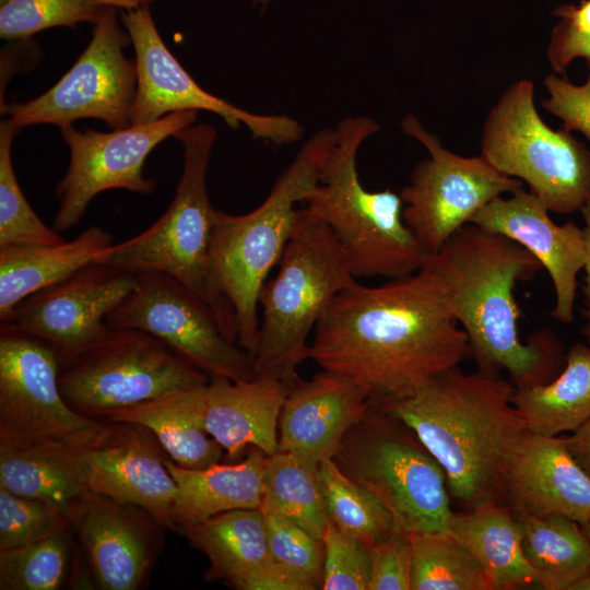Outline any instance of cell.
Segmentation results:
<instances>
[{
  "mask_svg": "<svg viewBox=\"0 0 590 590\" xmlns=\"http://www.w3.org/2000/svg\"><path fill=\"white\" fill-rule=\"evenodd\" d=\"M469 353L438 276L416 272L340 292L318 321L308 358L361 386L373 403L408 398Z\"/></svg>",
  "mask_w": 590,
  "mask_h": 590,
  "instance_id": "6da1fadb",
  "label": "cell"
},
{
  "mask_svg": "<svg viewBox=\"0 0 590 590\" xmlns=\"http://www.w3.org/2000/svg\"><path fill=\"white\" fill-rule=\"evenodd\" d=\"M423 266L442 283L480 370H506L515 387L544 384L560 373L566 356L553 332L540 330L528 342L519 337L515 287L543 269L521 245L469 223Z\"/></svg>",
  "mask_w": 590,
  "mask_h": 590,
  "instance_id": "7a4b0ae2",
  "label": "cell"
},
{
  "mask_svg": "<svg viewBox=\"0 0 590 590\" xmlns=\"http://www.w3.org/2000/svg\"><path fill=\"white\" fill-rule=\"evenodd\" d=\"M514 391L497 374L455 367L408 398L377 405L417 435L444 469L450 497L472 509L505 498L527 433Z\"/></svg>",
  "mask_w": 590,
  "mask_h": 590,
  "instance_id": "3957f363",
  "label": "cell"
},
{
  "mask_svg": "<svg viewBox=\"0 0 590 590\" xmlns=\"http://www.w3.org/2000/svg\"><path fill=\"white\" fill-rule=\"evenodd\" d=\"M334 142V129L316 132L279 176L264 201L249 213L234 215L215 210L210 244L213 281L234 310L238 344L252 356L258 342L261 287L296 225V204L306 202L318 185Z\"/></svg>",
  "mask_w": 590,
  "mask_h": 590,
  "instance_id": "277c9868",
  "label": "cell"
},
{
  "mask_svg": "<svg viewBox=\"0 0 590 590\" xmlns=\"http://www.w3.org/2000/svg\"><path fill=\"white\" fill-rule=\"evenodd\" d=\"M379 128L366 116L341 120L319 182L305 202L329 226L357 280L410 275L429 255L403 219L401 196L390 189L370 191L361 182L358 149Z\"/></svg>",
  "mask_w": 590,
  "mask_h": 590,
  "instance_id": "5b68a950",
  "label": "cell"
},
{
  "mask_svg": "<svg viewBox=\"0 0 590 590\" xmlns=\"http://www.w3.org/2000/svg\"><path fill=\"white\" fill-rule=\"evenodd\" d=\"M356 281L329 226L299 208L278 272L259 294L256 376L294 382L298 366L308 359L311 331L334 297Z\"/></svg>",
  "mask_w": 590,
  "mask_h": 590,
  "instance_id": "8992f818",
  "label": "cell"
},
{
  "mask_svg": "<svg viewBox=\"0 0 590 590\" xmlns=\"http://www.w3.org/2000/svg\"><path fill=\"white\" fill-rule=\"evenodd\" d=\"M174 137L184 144L185 164L170 205L141 234L101 251L94 263L174 278L211 307L226 335L237 342L234 310L217 290L210 263L216 209L210 202L205 178L216 130L209 123H192Z\"/></svg>",
  "mask_w": 590,
  "mask_h": 590,
  "instance_id": "52a82bcc",
  "label": "cell"
},
{
  "mask_svg": "<svg viewBox=\"0 0 590 590\" xmlns=\"http://www.w3.org/2000/svg\"><path fill=\"white\" fill-rule=\"evenodd\" d=\"M332 460L411 535L448 531L453 515L444 469L402 421L371 403L346 432Z\"/></svg>",
  "mask_w": 590,
  "mask_h": 590,
  "instance_id": "ba28073f",
  "label": "cell"
},
{
  "mask_svg": "<svg viewBox=\"0 0 590 590\" xmlns=\"http://www.w3.org/2000/svg\"><path fill=\"white\" fill-rule=\"evenodd\" d=\"M481 155L524 181L550 212L569 214L590 201V150L570 131L543 121L530 80L512 83L488 111Z\"/></svg>",
  "mask_w": 590,
  "mask_h": 590,
  "instance_id": "9c48e42d",
  "label": "cell"
},
{
  "mask_svg": "<svg viewBox=\"0 0 590 590\" xmlns=\"http://www.w3.org/2000/svg\"><path fill=\"white\" fill-rule=\"evenodd\" d=\"M210 377L154 335L113 328L97 345L60 363L59 387L78 413L97 421Z\"/></svg>",
  "mask_w": 590,
  "mask_h": 590,
  "instance_id": "30bf717a",
  "label": "cell"
},
{
  "mask_svg": "<svg viewBox=\"0 0 590 590\" xmlns=\"http://www.w3.org/2000/svg\"><path fill=\"white\" fill-rule=\"evenodd\" d=\"M60 357L45 341L9 322L0 326V441L57 442L87 450L109 422L86 417L64 400Z\"/></svg>",
  "mask_w": 590,
  "mask_h": 590,
  "instance_id": "8fae6325",
  "label": "cell"
},
{
  "mask_svg": "<svg viewBox=\"0 0 590 590\" xmlns=\"http://www.w3.org/2000/svg\"><path fill=\"white\" fill-rule=\"evenodd\" d=\"M129 42L117 8L105 5L88 45L70 70L38 97L4 105L1 111L19 128L37 123L63 128L86 118L113 129L131 126L138 74L134 60L123 54Z\"/></svg>",
  "mask_w": 590,
  "mask_h": 590,
  "instance_id": "7c38bea8",
  "label": "cell"
},
{
  "mask_svg": "<svg viewBox=\"0 0 590 590\" xmlns=\"http://www.w3.org/2000/svg\"><path fill=\"white\" fill-rule=\"evenodd\" d=\"M106 322L154 335L210 378L239 381L256 377L253 356L226 335L211 307L162 272H137L135 285Z\"/></svg>",
  "mask_w": 590,
  "mask_h": 590,
  "instance_id": "4fadbf2b",
  "label": "cell"
},
{
  "mask_svg": "<svg viewBox=\"0 0 590 590\" xmlns=\"http://www.w3.org/2000/svg\"><path fill=\"white\" fill-rule=\"evenodd\" d=\"M401 128L429 153L400 193L403 219L429 255L493 199L522 187L521 180L503 174L481 154L464 157L447 150L411 114Z\"/></svg>",
  "mask_w": 590,
  "mask_h": 590,
  "instance_id": "5bb4252c",
  "label": "cell"
},
{
  "mask_svg": "<svg viewBox=\"0 0 590 590\" xmlns=\"http://www.w3.org/2000/svg\"><path fill=\"white\" fill-rule=\"evenodd\" d=\"M196 117L194 110L175 111L153 122L109 132H81L72 125L60 128L70 163L56 186L60 202L52 227L63 232L75 226L92 199L105 190L151 193L155 182L143 175L148 155L166 138L192 125Z\"/></svg>",
  "mask_w": 590,
  "mask_h": 590,
  "instance_id": "9a60e30c",
  "label": "cell"
},
{
  "mask_svg": "<svg viewBox=\"0 0 590 590\" xmlns=\"http://www.w3.org/2000/svg\"><path fill=\"white\" fill-rule=\"evenodd\" d=\"M134 49L138 86L132 125L149 123L184 110H206L232 128L245 126L253 138L284 145L298 141L304 127L285 115L247 111L203 90L181 67L162 39L149 4L121 13Z\"/></svg>",
  "mask_w": 590,
  "mask_h": 590,
  "instance_id": "2e32d148",
  "label": "cell"
},
{
  "mask_svg": "<svg viewBox=\"0 0 590 590\" xmlns=\"http://www.w3.org/2000/svg\"><path fill=\"white\" fill-rule=\"evenodd\" d=\"M137 272L91 263L66 280L21 300L1 322L45 341L68 361L111 331L107 316L128 296Z\"/></svg>",
  "mask_w": 590,
  "mask_h": 590,
  "instance_id": "e0dca14e",
  "label": "cell"
},
{
  "mask_svg": "<svg viewBox=\"0 0 590 590\" xmlns=\"http://www.w3.org/2000/svg\"><path fill=\"white\" fill-rule=\"evenodd\" d=\"M67 517L96 588L138 590L144 586L166 530L150 512L86 491Z\"/></svg>",
  "mask_w": 590,
  "mask_h": 590,
  "instance_id": "ac0fdd59",
  "label": "cell"
},
{
  "mask_svg": "<svg viewBox=\"0 0 590 590\" xmlns=\"http://www.w3.org/2000/svg\"><path fill=\"white\" fill-rule=\"evenodd\" d=\"M85 455L88 491L139 506L165 529L176 530L177 484L166 464L169 456L149 428L109 422L106 437Z\"/></svg>",
  "mask_w": 590,
  "mask_h": 590,
  "instance_id": "d6986e66",
  "label": "cell"
},
{
  "mask_svg": "<svg viewBox=\"0 0 590 590\" xmlns=\"http://www.w3.org/2000/svg\"><path fill=\"white\" fill-rule=\"evenodd\" d=\"M545 203L521 188L509 198L496 197L470 223L503 235L527 249L553 282L555 306L551 316L563 323L574 320L577 275L586 257L583 229L574 222L556 224Z\"/></svg>",
  "mask_w": 590,
  "mask_h": 590,
  "instance_id": "ffe728a7",
  "label": "cell"
},
{
  "mask_svg": "<svg viewBox=\"0 0 590 590\" xmlns=\"http://www.w3.org/2000/svg\"><path fill=\"white\" fill-rule=\"evenodd\" d=\"M371 403L361 386L339 374L322 370L309 380L298 377L282 406L278 451L319 465L333 457Z\"/></svg>",
  "mask_w": 590,
  "mask_h": 590,
  "instance_id": "44dd1931",
  "label": "cell"
},
{
  "mask_svg": "<svg viewBox=\"0 0 590 590\" xmlns=\"http://www.w3.org/2000/svg\"><path fill=\"white\" fill-rule=\"evenodd\" d=\"M517 514L560 515L590 522V475L565 438L526 433L512 459L505 498Z\"/></svg>",
  "mask_w": 590,
  "mask_h": 590,
  "instance_id": "7402d4cb",
  "label": "cell"
},
{
  "mask_svg": "<svg viewBox=\"0 0 590 590\" xmlns=\"http://www.w3.org/2000/svg\"><path fill=\"white\" fill-rule=\"evenodd\" d=\"M292 384L271 376L239 381L210 378L205 425L227 459H240L252 447L267 456L279 450V421Z\"/></svg>",
  "mask_w": 590,
  "mask_h": 590,
  "instance_id": "603a6c76",
  "label": "cell"
},
{
  "mask_svg": "<svg viewBox=\"0 0 590 590\" xmlns=\"http://www.w3.org/2000/svg\"><path fill=\"white\" fill-rule=\"evenodd\" d=\"M267 459L253 447L237 462H219L202 469L184 468L169 458L166 464L177 484L173 506L176 530L225 511L259 508Z\"/></svg>",
  "mask_w": 590,
  "mask_h": 590,
  "instance_id": "cb8c5ba5",
  "label": "cell"
},
{
  "mask_svg": "<svg viewBox=\"0 0 590 590\" xmlns=\"http://www.w3.org/2000/svg\"><path fill=\"white\" fill-rule=\"evenodd\" d=\"M113 244L111 234L91 226L69 241L0 247V320L24 298L94 263Z\"/></svg>",
  "mask_w": 590,
  "mask_h": 590,
  "instance_id": "d4e9b609",
  "label": "cell"
},
{
  "mask_svg": "<svg viewBox=\"0 0 590 590\" xmlns=\"http://www.w3.org/2000/svg\"><path fill=\"white\" fill-rule=\"evenodd\" d=\"M206 385L122 409L105 422L133 423L149 428L180 467L202 469L222 462L225 451L205 425Z\"/></svg>",
  "mask_w": 590,
  "mask_h": 590,
  "instance_id": "484cf974",
  "label": "cell"
},
{
  "mask_svg": "<svg viewBox=\"0 0 590 590\" xmlns=\"http://www.w3.org/2000/svg\"><path fill=\"white\" fill-rule=\"evenodd\" d=\"M85 452L57 442L0 441V486L67 512L88 491Z\"/></svg>",
  "mask_w": 590,
  "mask_h": 590,
  "instance_id": "4316f807",
  "label": "cell"
},
{
  "mask_svg": "<svg viewBox=\"0 0 590 590\" xmlns=\"http://www.w3.org/2000/svg\"><path fill=\"white\" fill-rule=\"evenodd\" d=\"M448 532L481 564L491 590L540 588L522 550L520 520L510 507L493 503L453 511Z\"/></svg>",
  "mask_w": 590,
  "mask_h": 590,
  "instance_id": "83f0119b",
  "label": "cell"
},
{
  "mask_svg": "<svg viewBox=\"0 0 590 590\" xmlns=\"http://www.w3.org/2000/svg\"><path fill=\"white\" fill-rule=\"evenodd\" d=\"M512 403L526 430L554 437L590 418V346H570L560 373L544 384L515 387Z\"/></svg>",
  "mask_w": 590,
  "mask_h": 590,
  "instance_id": "f1b7e54d",
  "label": "cell"
},
{
  "mask_svg": "<svg viewBox=\"0 0 590 590\" xmlns=\"http://www.w3.org/2000/svg\"><path fill=\"white\" fill-rule=\"evenodd\" d=\"M179 532L209 559L204 579L210 582L227 583L270 557L259 508L225 511Z\"/></svg>",
  "mask_w": 590,
  "mask_h": 590,
  "instance_id": "f546056e",
  "label": "cell"
},
{
  "mask_svg": "<svg viewBox=\"0 0 590 590\" xmlns=\"http://www.w3.org/2000/svg\"><path fill=\"white\" fill-rule=\"evenodd\" d=\"M522 529V550L540 588L568 590L590 571V543L582 526L560 515L514 512Z\"/></svg>",
  "mask_w": 590,
  "mask_h": 590,
  "instance_id": "4dcf8cb0",
  "label": "cell"
},
{
  "mask_svg": "<svg viewBox=\"0 0 590 590\" xmlns=\"http://www.w3.org/2000/svg\"><path fill=\"white\" fill-rule=\"evenodd\" d=\"M70 526L36 542L0 550L1 590H59L81 580L85 565Z\"/></svg>",
  "mask_w": 590,
  "mask_h": 590,
  "instance_id": "1f68e13d",
  "label": "cell"
},
{
  "mask_svg": "<svg viewBox=\"0 0 590 590\" xmlns=\"http://www.w3.org/2000/svg\"><path fill=\"white\" fill-rule=\"evenodd\" d=\"M318 467L282 451L268 456L259 509L279 514L321 539L329 519Z\"/></svg>",
  "mask_w": 590,
  "mask_h": 590,
  "instance_id": "d6a6232c",
  "label": "cell"
},
{
  "mask_svg": "<svg viewBox=\"0 0 590 590\" xmlns=\"http://www.w3.org/2000/svg\"><path fill=\"white\" fill-rule=\"evenodd\" d=\"M329 521L366 546L396 530L384 504L368 489L345 475L332 458L318 467Z\"/></svg>",
  "mask_w": 590,
  "mask_h": 590,
  "instance_id": "836d02e7",
  "label": "cell"
},
{
  "mask_svg": "<svg viewBox=\"0 0 590 590\" xmlns=\"http://www.w3.org/2000/svg\"><path fill=\"white\" fill-rule=\"evenodd\" d=\"M410 536L411 590H491L481 564L448 531Z\"/></svg>",
  "mask_w": 590,
  "mask_h": 590,
  "instance_id": "e575fe53",
  "label": "cell"
},
{
  "mask_svg": "<svg viewBox=\"0 0 590 590\" xmlns=\"http://www.w3.org/2000/svg\"><path fill=\"white\" fill-rule=\"evenodd\" d=\"M20 128L9 118L0 125V247L58 244L63 237L48 227L26 200L15 176L12 142Z\"/></svg>",
  "mask_w": 590,
  "mask_h": 590,
  "instance_id": "d590c367",
  "label": "cell"
},
{
  "mask_svg": "<svg viewBox=\"0 0 590 590\" xmlns=\"http://www.w3.org/2000/svg\"><path fill=\"white\" fill-rule=\"evenodd\" d=\"M104 7L95 0H7L0 7V36L24 40L51 27L95 24Z\"/></svg>",
  "mask_w": 590,
  "mask_h": 590,
  "instance_id": "8d00e7d4",
  "label": "cell"
},
{
  "mask_svg": "<svg viewBox=\"0 0 590 590\" xmlns=\"http://www.w3.org/2000/svg\"><path fill=\"white\" fill-rule=\"evenodd\" d=\"M68 527L67 512L58 506L0 486V550L36 542Z\"/></svg>",
  "mask_w": 590,
  "mask_h": 590,
  "instance_id": "74e56055",
  "label": "cell"
},
{
  "mask_svg": "<svg viewBox=\"0 0 590 590\" xmlns=\"http://www.w3.org/2000/svg\"><path fill=\"white\" fill-rule=\"evenodd\" d=\"M322 590H369L370 560L367 546L344 534L330 521L323 534Z\"/></svg>",
  "mask_w": 590,
  "mask_h": 590,
  "instance_id": "f35d334b",
  "label": "cell"
},
{
  "mask_svg": "<svg viewBox=\"0 0 590 590\" xmlns=\"http://www.w3.org/2000/svg\"><path fill=\"white\" fill-rule=\"evenodd\" d=\"M262 514L270 557L312 576L321 587L324 556L322 540L279 514Z\"/></svg>",
  "mask_w": 590,
  "mask_h": 590,
  "instance_id": "ab89813d",
  "label": "cell"
},
{
  "mask_svg": "<svg viewBox=\"0 0 590 590\" xmlns=\"http://www.w3.org/2000/svg\"><path fill=\"white\" fill-rule=\"evenodd\" d=\"M369 590H411L413 551L411 536L398 529L367 545Z\"/></svg>",
  "mask_w": 590,
  "mask_h": 590,
  "instance_id": "60d3db41",
  "label": "cell"
},
{
  "mask_svg": "<svg viewBox=\"0 0 590 590\" xmlns=\"http://www.w3.org/2000/svg\"><path fill=\"white\" fill-rule=\"evenodd\" d=\"M548 96L542 106L559 118L567 131H577L590 139V74L582 84H575L566 75L551 73L544 79Z\"/></svg>",
  "mask_w": 590,
  "mask_h": 590,
  "instance_id": "b9f144b4",
  "label": "cell"
},
{
  "mask_svg": "<svg viewBox=\"0 0 590 590\" xmlns=\"http://www.w3.org/2000/svg\"><path fill=\"white\" fill-rule=\"evenodd\" d=\"M226 585L236 590L321 589L320 582L312 576L271 557Z\"/></svg>",
  "mask_w": 590,
  "mask_h": 590,
  "instance_id": "7bdbcfd3",
  "label": "cell"
},
{
  "mask_svg": "<svg viewBox=\"0 0 590 590\" xmlns=\"http://www.w3.org/2000/svg\"><path fill=\"white\" fill-rule=\"evenodd\" d=\"M586 60L590 70V35L577 32L567 20L554 27L547 47V60L554 73L565 75L567 68L577 59Z\"/></svg>",
  "mask_w": 590,
  "mask_h": 590,
  "instance_id": "ee69618b",
  "label": "cell"
},
{
  "mask_svg": "<svg viewBox=\"0 0 590 590\" xmlns=\"http://www.w3.org/2000/svg\"><path fill=\"white\" fill-rule=\"evenodd\" d=\"M564 438L570 453L590 475V418Z\"/></svg>",
  "mask_w": 590,
  "mask_h": 590,
  "instance_id": "f6af8a7d",
  "label": "cell"
},
{
  "mask_svg": "<svg viewBox=\"0 0 590 590\" xmlns=\"http://www.w3.org/2000/svg\"><path fill=\"white\" fill-rule=\"evenodd\" d=\"M556 14L567 20L577 32L590 35V0L582 1L578 7H560Z\"/></svg>",
  "mask_w": 590,
  "mask_h": 590,
  "instance_id": "bcb514c9",
  "label": "cell"
},
{
  "mask_svg": "<svg viewBox=\"0 0 590 590\" xmlns=\"http://www.w3.org/2000/svg\"><path fill=\"white\" fill-rule=\"evenodd\" d=\"M583 219V236H585V248L586 257L582 270H585V305L583 316L587 319V323H590V201L583 205L580 210Z\"/></svg>",
  "mask_w": 590,
  "mask_h": 590,
  "instance_id": "7dc6e473",
  "label": "cell"
},
{
  "mask_svg": "<svg viewBox=\"0 0 590 590\" xmlns=\"http://www.w3.org/2000/svg\"><path fill=\"white\" fill-rule=\"evenodd\" d=\"M103 5H110L117 9L132 10L137 9L145 3V0H95Z\"/></svg>",
  "mask_w": 590,
  "mask_h": 590,
  "instance_id": "c3c4849f",
  "label": "cell"
},
{
  "mask_svg": "<svg viewBox=\"0 0 590 590\" xmlns=\"http://www.w3.org/2000/svg\"><path fill=\"white\" fill-rule=\"evenodd\" d=\"M568 590H590V571L575 580Z\"/></svg>",
  "mask_w": 590,
  "mask_h": 590,
  "instance_id": "681fc988",
  "label": "cell"
},
{
  "mask_svg": "<svg viewBox=\"0 0 590 590\" xmlns=\"http://www.w3.org/2000/svg\"><path fill=\"white\" fill-rule=\"evenodd\" d=\"M582 335L585 337L587 344L590 346V323H587L582 329Z\"/></svg>",
  "mask_w": 590,
  "mask_h": 590,
  "instance_id": "f907efd6",
  "label": "cell"
},
{
  "mask_svg": "<svg viewBox=\"0 0 590 590\" xmlns=\"http://www.w3.org/2000/svg\"><path fill=\"white\" fill-rule=\"evenodd\" d=\"M582 529H583V531H585V533H586V535H587V538L589 540V543H590V522L583 524Z\"/></svg>",
  "mask_w": 590,
  "mask_h": 590,
  "instance_id": "816d5d0a",
  "label": "cell"
},
{
  "mask_svg": "<svg viewBox=\"0 0 590 590\" xmlns=\"http://www.w3.org/2000/svg\"><path fill=\"white\" fill-rule=\"evenodd\" d=\"M270 0H255L256 3L260 5H266Z\"/></svg>",
  "mask_w": 590,
  "mask_h": 590,
  "instance_id": "f5cc1de1",
  "label": "cell"
},
{
  "mask_svg": "<svg viewBox=\"0 0 590 590\" xmlns=\"http://www.w3.org/2000/svg\"><path fill=\"white\" fill-rule=\"evenodd\" d=\"M153 1H155V0H145V3H146V4H150V3L153 2Z\"/></svg>",
  "mask_w": 590,
  "mask_h": 590,
  "instance_id": "db71d44e",
  "label": "cell"
},
{
  "mask_svg": "<svg viewBox=\"0 0 590 590\" xmlns=\"http://www.w3.org/2000/svg\"><path fill=\"white\" fill-rule=\"evenodd\" d=\"M4 1H7V0H0L1 3H3Z\"/></svg>",
  "mask_w": 590,
  "mask_h": 590,
  "instance_id": "11a10c76",
  "label": "cell"
}]
</instances>
